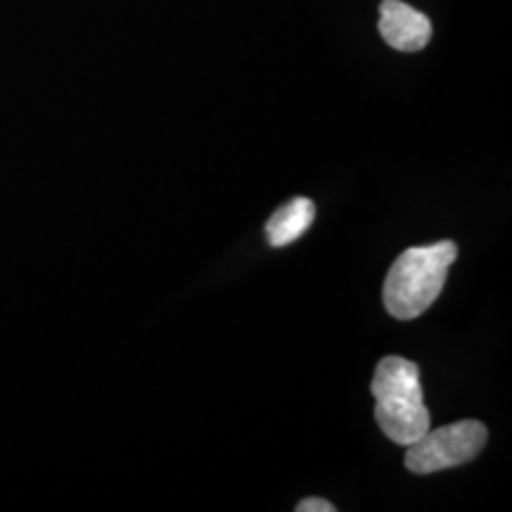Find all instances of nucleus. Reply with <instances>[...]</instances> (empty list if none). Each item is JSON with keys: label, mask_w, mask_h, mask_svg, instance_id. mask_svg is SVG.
<instances>
[{"label": "nucleus", "mask_w": 512, "mask_h": 512, "mask_svg": "<svg viewBox=\"0 0 512 512\" xmlns=\"http://www.w3.org/2000/svg\"><path fill=\"white\" fill-rule=\"evenodd\" d=\"M370 392L375 396V420L394 444L411 446L432 427L422 399L418 363L387 356L377 363Z\"/></svg>", "instance_id": "nucleus-1"}, {"label": "nucleus", "mask_w": 512, "mask_h": 512, "mask_svg": "<svg viewBox=\"0 0 512 512\" xmlns=\"http://www.w3.org/2000/svg\"><path fill=\"white\" fill-rule=\"evenodd\" d=\"M458 256L456 242L444 240L430 247L406 249L384 280V309L399 320L418 318L444 290L448 268Z\"/></svg>", "instance_id": "nucleus-2"}, {"label": "nucleus", "mask_w": 512, "mask_h": 512, "mask_svg": "<svg viewBox=\"0 0 512 512\" xmlns=\"http://www.w3.org/2000/svg\"><path fill=\"white\" fill-rule=\"evenodd\" d=\"M489 432L479 420H460L427 430L418 441L406 446V467L415 475H432L475 460L486 446Z\"/></svg>", "instance_id": "nucleus-3"}, {"label": "nucleus", "mask_w": 512, "mask_h": 512, "mask_svg": "<svg viewBox=\"0 0 512 512\" xmlns=\"http://www.w3.org/2000/svg\"><path fill=\"white\" fill-rule=\"evenodd\" d=\"M380 34L389 48L401 53H418L430 43L432 22L401 0H382Z\"/></svg>", "instance_id": "nucleus-4"}, {"label": "nucleus", "mask_w": 512, "mask_h": 512, "mask_svg": "<svg viewBox=\"0 0 512 512\" xmlns=\"http://www.w3.org/2000/svg\"><path fill=\"white\" fill-rule=\"evenodd\" d=\"M316 204L309 197H294L266 221V238L273 247H287L313 226Z\"/></svg>", "instance_id": "nucleus-5"}, {"label": "nucleus", "mask_w": 512, "mask_h": 512, "mask_svg": "<svg viewBox=\"0 0 512 512\" xmlns=\"http://www.w3.org/2000/svg\"><path fill=\"white\" fill-rule=\"evenodd\" d=\"M297 512H335V505L323 501V498H304L297 505Z\"/></svg>", "instance_id": "nucleus-6"}]
</instances>
